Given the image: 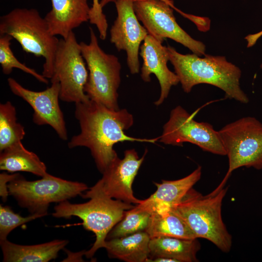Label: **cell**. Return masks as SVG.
<instances>
[{
  "label": "cell",
  "mask_w": 262,
  "mask_h": 262,
  "mask_svg": "<svg viewBox=\"0 0 262 262\" xmlns=\"http://www.w3.org/2000/svg\"><path fill=\"white\" fill-rule=\"evenodd\" d=\"M167 49L169 61L184 92L190 93L194 86L205 83L223 90L227 98L243 104L249 102L240 86L241 69L226 57L205 54L200 57L195 53H180L170 46Z\"/></svg>",
  "instance_id": "obj_2"
},
{
  "label": "cell",
  "mask_w": 262,
  "mask_h": 262,
  "mask_svg": "<svg viewBox=\"0 0 262 262\" xmlns=\"http://www.w3.org/2000/svg\"><path fill=\"white\" fill-rule=\"evenodd\" d=\"M51 84L45 90L34 91L28 89L12 78L7 80L12 92L26 101L33 110V121L38 125H48L59 138L67 139L64 114L60 108V84L58 80L51 79Z\"/></svg>",
  "instance_id": "obj_13"
},
{
  "label": "cell",
  "mask_w": 262,
  "mask_h": 262,
  "mask_svg": "<svg viewBox=\"0 0 262 262\" xmlns=\"http://www.w3.org/2000/svg\"><path fill=\"white\" fill-rule=\"evenodd\" d=\"M86 64L73 31L66 39H59L51 79H55L59 82L62 101L77 103L90 100L84 92L88 78Z\"/></svg>",
  "instance_id": "obj_9"
},
{
  "label": "cell",
  "mask_w": 262,
  "mask_h": 262,
  "mask_svg": "<svg viewBox=\"0 0 262 262\" xmlns=\"http://www.w3.org/2000/svg\"><path fill=\"white\" fill-rule=\"evenodd\" d=\"M19 174H8L2 173L0 174V196L3 201H6L9 194L8 184L10 181L16 178Z\"/></svg>",
  "instance_id": "obj_28"
},
{
  "label": "cell",
  "mask_w": 262,
  "mask_h": 262,
  "mask_svg": "<svg viewBox=\"0 0 262 262\" xmlns=\"http://www.w3.org/2000/svg\"><path fill=\"white\" fill-rule=\"evenodd\" d=\"M132 0L134 2L138 1H143V0ZM162 0L163 1H164L168 3L173 8V9L175 7L173 4V1L171 0Z\"/></svg>",
  "instance_id": "obj_31"
},
{
  "label": "cell",
  "mask_w": 262,
  "mask_h": 262,
  "mask_svg": "<svg viewBox=\"0 0 262 262\" xmlns=\"http://www.w3.org/2000/svg\"><path fill=\"white\" fill-rule=\"evenodd\" d=\"M115 0H100L99 1L101 6L103 8L110 2H114Z\"/></svg>",
  "instance_id": "obj_30"
},
{
  "label": "cell",
  "mask_w": 262,
  "mask_h": 262,
  "mask_svg": "<svg viewBox=\"0 0 262 262\" xmlns=\"http://www.w3.org/2000/svg\"><path fill=\"white\" fill-rule=\"evenodd\" d=\"M13 39L8 34L0 35V64L2 72L8 75L11 73L13 68H17L31 75L39 82L47 84L49 82L47 78L20 62L16 57L11 48V41Z\"/></svg>",
  "instance_id": "obj_25"
},
{
  "label": "cell",
  "mask_w": 262,
  "mask_h": 262,
  "mask_svg": "<svg viewBox=\"0 0 262 262\" xmlns=\"http://www.w3.org/2000/svg\"><path fill=\"white\" fill-rule=\"evenodd\" d=\"M68 243L66 240H54L33 245L16 244L7 239L0 241L5 262H48L55 259Z\"/></svg>",
  "instance_id": "obj_18"
},
{
  "label": "cell",
  "mask_w": 262,
  "mask_h": 262,
  "mask_svg": "<svg viewBox=\"0 0 262 262\" xmlns=\"http://www.w3.org/2000/svg\"><path fill=\"white\" fill-rule=\"evenodd\" d=\"M75 116L81 131L71 138L68 147L88 148L101 173L117 155L113 148L115 144L124 141L154 143L159 139V137L142 139L127 135L124 131L133 124L131 114L125 109L112 110L91 99L75 103Z\"/></svg>",
  "instance_id": "obj_1"
},
{
  "label": "cell",
  "mask_w": 262,
  "mask_h": 262,
  "mask_svg": "<svg viewBox=\"0 0 262 262\" xmlns=\"http://www.w3.org/2000/svg\"><path fill=\"white\" fill-rule=\"evenodd\" d=\"M151 214L137 209L135 206L125 211L122 219L107 235L106 240L125 237L137 232L145 231Z\"/></svg>",
  "instance_id": "obj_24"
},
{
  "label": "cell",
  "mask_w": 262,
  "mask_h": 262,
  "mask_svg": "<svg viewBox=\"0 0 262 262\" xmlns=\"http://www.w3.org/2000/svg\"><path fill=\"white\" fill-rule=\"evenodd\" d=\"M139 52L143 59L141 77L145 82L151 81L150 75L157 77L161 87V94L155 104L163 103L173 86L177 85L179 79L175 72L169 70L167 64L169 61L167 47L148 34L140 48Z\"/></svg>",
  "instance_id": "obj_15"
},
{
  "label": "cell",
  "mask_w": 262,
  "mask_h": 262,
  "mask_svg": "<svg viewBox=\"0 0 262 262\" xmlns=\"http://www.w3.org/2000/svg\"><path fill=\"white\" fill-rule=\"evenodd\" d=\"M195 115L180 105L174 108L163 127L160 141L177 146H182L183 143L188 142L197 146L203 151L226 155L218 131L209 123L196 121Z\"/></svg>",
  "instance_id": "obj_10"
},
{
  "label": "cell",
  "mask_w": 262,
  "mask_h": 262,
  "mask_svg": "<svg viewBox=\"0 0 262 262\" xmlns=\"http://www.w3.org/2000/svg\"><path fill=\"white\" fill-rule=\"evenodd\" d=\"M147 152L146 149L141 158L134 149L126 150L122 159L117 155L103 172L102 178L81 196H101L132 204L140 203L142 200L133 195L132 184Z\"/></svg>",
  "instance_id": "obj_11"
},
{
  "label": "cell",
  "mask_w": 262,
  "mask_h": 262,
  "mask_svg": "<svg viewBox=\"0 0 262 262\" xmlns=\"http://www.w3.org/2000/svg\"><path fill=\"white\" fill-rule=\"evenodd\" d=\"M15 107L7 101L0 104V152L12 145L21 141L26 132L18 122Z\"/></svg>",
  "instance_id": "obj_23"
},
{
  "label": "cell",
  "mask_w": 262,
  "mask_h": 262,
  "mask_svg": "<svg viewBox=\"0 0 262 262\" xmlns=\"http://www.w3.org/2000/svg\"><path fill=\"white\" fill-rule=\"evenodd\" d=\"M8 34L22 49L45 60L42 75L51 79L59 39L52 35L45 18L37 10L17 8L0 18V35Z\"/></svg>",
  "instance_id": "obj_4"
},
{
  "label": "cell",
  "mask_w": 262,
  "mask_h": 262,
  "mask_svg": "<svg viewBox=\"0 0 262 262\" xmlns=\"http://www.w3.org/2000/svg\"><path fill=\"white\" fill-rule=\"evenodd\" d=\"M51 9L45 16L50 33L66 39L70 33L89 21L88 0H50Z\"/></svg>",
  "instance_id": "obj_17"
},
{
  "label": "cell",
  "mask_w": 262,
  "mask_h": 262,
  "mask_svg": "<svg viewBox=\"0 0 262 262\" xmlns=\"http://www.w3.org/2000/svg\"><path fill=\"white\" fill-rule=\"evenodd\" d=\"M218 132L229 159L228 171L217 191L225 187L231 173L241 167L262 169V123L246 116L229 123Z\"/></svg>",
  "instance_id": "obj_7"
},
{
  "label": "cell",
  "mask_w": 262,
  "mask_h": 262,
  "mask_svg": "<svg viewBox=\"0 0 262 262\" xmlns=\"http://www.w3.org/2000/svg\"><path fill=\"white\" fill-rule=\"evenodd\" d=\"M150 238L145 231L107 240L105 248L110 258L126 262H147L149 256Z\"/></svg>",
  "instance_id": "obj_20"
},
{
  "label": "cell",
  "mask_w": 262,
  "mask_h": 262,
  "mask_svg": "<svg viewBox=\"0 0 262 262\" xmlns=\"http://www.w3.org/2000/svg\"><path fill=\"white\" fill-rule=\"evenodd\" d=\"M145 231L150 239L159 237L197 238L187 223L170 210L151 214Z\"/></svg>",
  "instance_id": "obj_22"
},
{
  "label": "cell",
  "mask_w": 262,
  "mask_h": 262,
  "mask_svg": "<svg viewBox=\"0 0 262 262\" xmlns=\"http://www.w3.org/2000/svg\"><path fill=\"white\" fill-rule=\"evenodd\" d=\"M196 239H183L172 237L151 238L149 244V256L147 262L158 257L175 260L177 262H196V254L200 249Z\"/></svg>",
  "instance_id": "obj_19"
},
{
  "label": "cell",
  "mask_w": 262,
  "mask_h": 262,
  "mask_svg": "<svg viewBox=\"0 0 262 262\" xmlns=\"http://www.w3.org/2000/svg\"><path fill=\"white\" fill-rule=\"evenodd\" d=\"M93 3L89 13V21L95 25L99 34V37L105 40L107 33L108 24L106 16L103 12L102 7L99 0H92Z\"/></svg>",
  "instance_id": "obj_27"
},
{
  "label": "cell",
  "mask_w": 262,
  "mask_h": 262,
  "mask_svg": "<svg viewBox=\"0 0 262 262\" xmlns=\"http://www.w3.org/2000/svg\"><path fill=\"white\" fill-rule=\"evenodd\" d=\"M201 174L202 167L198 166L183 178L175 180H162L160 183L154 182L157 187L156 191L135 207L150 214L169 210L200 180Z\"/></svg>",
  "instance_id": "obj_16"
},
{
  "label": "cell",
  "mask_w": 262,
  "mask_h": 262,
  "mask_svg": "<svg viewBox=\"0 0 262 262\" xmlns=\"http://www.w3.org/2000/svg\"><path fill=\"white\" fill-rule=\"evenodd\" d=\"M117 16L110 31V42L118 51L124 50L130 72L139 73V49L148 32L139 22L133 8L132 0H115Z\"/></svg>",
  "instance_id": "obj_14"
},
{
  "label": "cell",
  "mask_w": 262,
  "mask_h": 262,
  "mask_svg": "<svg viewBox=\"0 0 262 262\" xmlns=\"http://www.w3.org/2000/svg\"><path fill=\"white\" fill-rule=\"evenodd\" d=\"M87 202L71 203L67 200L59 203L54 207L53 216L70 218L77 216L82 221L84 228L92 231L96 241L92 246L85 251L87 258L93 257L100 248H105L107 235L122 219L126 211L134 206L121 200L104 196H96Z\"/></svg>",
  "instance_id": "obj_5"
},
{
  "label": "cell",
  "mask_w": 262,
  "mask_h": 262,
  "mask_svg": "<svg viewBox=\"0 0 262 262\" xmlns=\"http://www.w3.org/2000/svg\"><path fill=\"white\" fill-rule=\"evenodd\" d=\"M42 217L37 213L23 217L15 213L10 207L0 205V241L7 239L8 234L16 227Z\"/></svg>",
  "instance_id": "obj_26"
},
{
  "label": "cell",
  "mask_w": 262,
  "mask_h": 262,
  "mask_svg": "<svg viewBox=\"0 0 262 262\" xmlns=\"http://www.w3.org/2000/svg\"><path fill=\"white\" fill-rule=\"evenodd\" d=\"M260 67H261V68L262 69V64H261V65H260Z\"/></svg>",
  "instance_id": "obj_32"
},
{
  "label": "cell",
  "mask_w": 262,
  "mask_h": 262,
  "mask_svg": "<svg viewBox=\"0 0 262 262\" xmlns=\"http://www.w3.org/2000/svg\"><path fill=\"white\" fill-rule=\"evenodd\" d=\"M136 16L148 33L163 43L170 38L189 49L198 56L205 54L206 46L193 38L178 24L173 8L160 0H146L133 2Z\"/></svg>",
  "instance_id": "obj_12"
},
{
  "label": "cell",
  "mask_w": 262,
  "mask_h": 262,
  "mask_svg": "<svg viewBox=\"0 0 262 262\" xmlns=\"http://www.w3.org/2000/svg\"><path fill=\"white\" fill-rule=\"evenodd\" d=\"M9 195L31 214L43 216L50 203L61 202L81 196L89 189L83 182L66 180L50 174L40 180L28 181L19 175L8 184Z\"/></svg>",
  "instance_id": "obj_8"
},
{
  "label": "cell",
  "mask_w": 262,
  "mask_h": 262,
  "mask_svg": "<svg viewBox=\"0 0 262 262\" xmlns=\"http://www.w3.org/2000/svg\"><path fill=\"white\" fill-rule=\"evenodd\" d=\"M0 169L11 173L27 172L41 177L49 174L45 164L35 153L27 150L21 141L0 152Z\"/></svg>",
  "instance_id": "obj_21"
},
{
  "label": "cell",
  "mask_w": 262,
  "mask_h": 262,
  "mask_svg": "<svg viewBox=\"0 0 262 262\" xmlns=\"http://www.w3.org/2000/svg\"><path fill=\"white\" fill-rule=\"evenodd\" d=\"M228 189L224 187L203 196L192 187L170 209L187 223L197 238L208 240L225 253L230 251L232 243L221 213Z\"/></svg>",
  "instance_id": "obj_3"
},
{
  "label": "cell",
  "mask_w": 262,
  "mask_h": 262,
  "mask_svg": "<svg viewBox=\"0 0 262 262\" xmlns=\"http://www.w3.org/2000/svg\"><path fill=\"white\" fill-rule=\"evenodd\" d=\"M262 36V30L254 34H250L245 37V39L247 42V47L253 46L258 40V39Z\"/></svg>",
  "instance_id": "obj_29"
},
{
  "label": "cell",
  "mask_w": 262,
  "mask_h": 262,
  "mask_svg": "<svg viewBox=\"0 0 262 262\" xmlns=\"http://www.w3.org/2000/svg\"><path fill=\"white\" fill-rule=\"evenodd\" d=\"M89 29V43H80L88 70L84 92L90 99L118 110L121 64L116 56L106 53L100 48L94 30L91 27Z\"/></svg>",
  "instance_id": "obj_6"
}]
</instances>
